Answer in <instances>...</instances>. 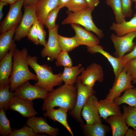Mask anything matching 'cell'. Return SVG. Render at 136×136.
<instances>
[{
	"instance_id": "cell-45",
	"label": "cell",
	"mask_w": 136,
	"mask_h": 136,
	"mask_svg": "<svg viewBox=\"0 0 136 136\" xmlns=\"http://www.w3.org/2000/svg\"><path fill=\"white\" fill-rule=\"evenodd\" d=\"M8 4L6 2L0 1V20L2 18L3 14V9L4 6Z\"/></svg>"
},
{
	"instance_id": "cell-10",
	"label": "cell",
	"mask_w": 136,
	"mask_h": 136,
	"mask_svg": "<svg viewBox=\"0 0 136 136\" xmlns=\"http://www.w3.org/2000/svg\"><path fill=\"white\" fill-rule=\"evenodd\" d=\"M14 92L15 96L30 101L37 99H44L48 92L37 86L31 85L29 81L21 84Z\"/></svg>"
},
{
	"instance_id": "cell-39",
	"label": "cell",
	"mask_w": 136,
	"mask_h": 136,
	"mask_svg": "<svg viewBox=\"0 0 136 136\" xmlns=\"http://www.w3.org/2000/svg\"><path fill=\"white\" fill-rule=\"evenodd\" d=\"M122 6V11L125 18L131 17L132 11V0H121Z\"/></svg>"
},
{
	"instance_id": "cell-1",
	"label": "cell",
	"mask_w": 136,
	"mask_h": 136,
	"mask_svg": "<svg viewBox=\"0 0 136 136\" xmlns=\"http://www.w3.org/2000/svg\"><path fill=\"white\" fill-rule=\"evenodd\" d=\"M77 92L75 86L64 84L48 92L44 99L42 107L43 111L55 107L69 111L72 110L76 104Z\"/></svg>"
},
{
	"instance_id": "cell-3",
	"label": "cell",
	"mask_w": 136,
	"mask_h": 136,
	"mask_svg": "<svg viewBox=\"0 0 136 136\" xmlns=\"http://www.w3.org/2000/svg\"><path fill=\"white\" fill-rule=\"evenodd\" d=\"M27 60L28 65L33 69L37 76V82L34 85L49 92L53 90L54 87L62 84V72L54 74L51 66L47 64H39L36 56L28 55Z\"/></svg>"
},
{
	"instance_id": "cell-40",
	"label": "cell",
	"mask_w": 136,
	"mask_h": 136,
	"mask_svg": "<svg viewBox=\"0 0 136 136\" xmlns=\"http://www.w3.org/2000/svg\"><path fill=\"white\" fill-rule=\"evenodd\" d=\"M36 22L30 29L27 36L28 39L37 45L40 44L39 40Z\"/></svg>"
},
{
	"instance_id": "cell-21",
	"label": "cell",
	"mask_w": 136,
	"mask_h": 136,
	"mask_svg": "<svg viewBox=\"0 0 136 136\" xmlns=\"http://www.w3.org/2000/svg\"><path fill=\"white\" fill-rule=\"evenodd\" d=\"M59 0H40L35 6L38 20L44 25L47 16L58 5Z\"/></svg>"
},
{
	"instance_id": "cell-51",
	"label": "cell",
	"mask_w": 136,
	"mask_h": 136,
	"mask_svg": "<svg viewBox=\"0 0 136 136\" xmlns=\"http://www.w3.org/2000/svg\"></svg>"
},
{
	"instance_id": "cell-34",
	"label": "cell",
	"mask_w": 136,
	"mask_h": 136,
	"mask_svg": "<svg viewBox=\"0 0 136 136\" xmlns=\"http://www.w3.org/2000/svg\"><path fill=\"white\" fill-rule=\"evenodd\" d=\"M68 53L65 51H61L55 62L57 66H63L64 67L73 66V61Z\"/></svg>"
},
{
	"instance_id": "cell-16",
	"label": "cell",
	"mask_w": 136,
	"mask_h": 136,
	"mask_svg": "<svg viewBox=\"0 0 136 136\" xmlns=\"http://www.w3.org/2000/svg\"><path fill=\"white\" fill-rule=\"evenodd\" d=\"M9 109L16 111L22 116L28 118L38 114L34 108L32 101L25 100L16 96L10 102Z\"/></svg>"
},
{
	"instance_id": "cell-43",
	"label": "cell",
	"mask_w": 136,
	"mask_h": 136,
	"mask_svg": "<svg viewBox=\"0 0 136 136\" xmlns=\"http://www.w3.org/2000/svg\"><path fill=\"white\" fill-rule=\"evenodd\" d=\"M40 0H24V6H35Z\"/></svg>"
},
{
	"instance_id": "cell-33",
	"label": "cell",
	"mask_w": 136,
	"mask_h": 136,
	"mask_svg": "<svg viewBox=\"0 0 136 136\" xmlns=\"http://www.w3.org/2000/svg\"><path fill=\"white\" fill-rule=\"evenodd\" d=\"M65 7L69 12L73 13L80 11L89 7L84 0H71Z\"/></svg>"
},
{
	"instance_id": "cell-28",
	"label": "cell",
	"mask_w": 136,
	"mask_h": 136,
	"mask_svg": "<svg viewBox=\"0 0 136 136\" xmlns=\"http://www.w3.org/2000/svg\"><path fill=\"white\" fill-rule=\"evenodd\" d=\"M15 96L14 92L10 90V84L0 86V108L6 111L9 109L10 102Z\"/></svg>"
},
{
	"instance_id": "cell-42",
	"label": "cell",
	"mask_w": 136,
	"mask_h": 136,
	"mask_svg": "<svg viewBox=\"0 0 136 136\" xmlns=\"http://www.w3.org/2000/svg\"><path fill=\"white\" fill-rule=\"evenodd\" d=\"M87 4L89 7L93 11L95 7L99 3V0H84Z\"/></svg>"
},
{
	"instance_id": "cell-24",
	"label": "cell",
	"mask_w": 136,
	"mask_h": 136,
	"mask_svg": "<svg viewBox=\"0 0 136 136\" xmlns=\"http://www.w3.org/2000/svg\"><path fill=\"white\" fill-rule=\"evenodd\" d=\"M116 35L122 36L129 33L136 31V17L134 16L130 20L125 21L120 23L114 22L110 27Z\"/></svg>"
},
{
	"instance_id": "cell-7",
	"label": "cell",
	"mask_w": 136,
	"mask_h": 136,
	"mask_svg": "<svg viewBox=\"0 0 136 136\" xmlns=\"http://www.w3.org/2000/svg\"><path fill=\"white\" fill-rule=\"evenodd\" d=\"M24 12L19 25L16 28L14 37L15 41H19L27 36L32 25L38 20L35 6H24Z\"/></svg>"
},
{
	"instance_id": "cell-19",
	"label": "cell",
	"mask_w": 136,
	"mask_h": 136,
	"mask_svg": "<svg viewBox=\"0 0 136 136\" xmlns=\"http://www.w3.org/2000/svg\"><path fill=\"white\" fill-rule=\"evenodd\" d=\"M98 109L101 118L105 120L111 116L122 115L119 105L114 100L106 98L98 101Z\"/></svg>"
},
{
	"instance_id": "cell-5",
	"label": "cell",
	"mask_w": 136,
	"mask_h": 136,
	"mask_svg": "<svg viewBox=\"0 0 136 136\" xmlns=\"http://www.w3.org/2000/svg\"><path fill=\"white\" fill-rule=\"evenodd\" d=\"M75 86L77 94L76 104L74 109L69 112L70 115L81 124H84L81 115L82 108L86 101L91 96L96 93L93 87L83 85L77 79Z\"/></svg>"
},
{
	"instance_id": "cell-31",
	"label": "cell",
	"mask_w": 136,
	"mask_h": 136,
	"mask_svg": "<svg viewBox=\"0 0 136 136\" xmlns=\"http://www.w3.org/2000/svg\"><path fill=\"white\" fill-rule=\"evenodd\" d=\"M106 2L113 11L116 23H120L126 21L122 12L121 0H106Z\"/></svg>"
},
{
	"instance_id": "cell-38",
	"label": "cell",
	"mask_w": 136,
	"mask_h": 136,
	"mask_svg": "<svg viewBox=\"0 0 136 136\" xmlns=\"http://www.w3.org/2000/svg\"><path fill=\"white\" fill-rule=\"evenodd\" d=\"M38 36L40 44L45 46L47 43L46 40V32L44 29V24L38 20L36 22Z\"/></svg>"
},
{
	"instance_id": "cell-22",
	"label": "cell",
	"mask_w": 136,
	"mask_h": 136,
	"mask_svg": "<svg viewBox=\"0 0 136 136\" xmlns=\"http://www.w3.org/2000/svg\"><path fill=\"white\" fill-rule=\"evenodd\" d=\"M68 111L63 108H59L49 109L44 113V116L48 117L54 121H57L62 125L72 136L74 135L67 120V113Z\"/></svg>"
},
{
	"instance_id": "cell-18",
	"label": "cell",
	"mask_w": 136,
	"mask_h": 136,
	"mask_svg": "<svg viewBox=\"0 0 136 136\" xmlns=\"http://www.w3.org/2000/svg\"><path fill=\"white\" fill-rule=\"evenodd\" d=\"M87 51L92 54L99 53L105 57L111 64L113 69L116 80L124 69V66L121 63L120 58L113 56L105 51L103 47L98 44L91 47H87Z\"/></svg>"
},
{
	"instance_id": "cell-48",
	"label": "cell",
	"mask_w": 136,
	"mask_h": 136,
	"mask_svg": "<svg viewBox=\"0 0 136 136\" xmlns=\"http://www.w3.org/2000/svg\"><path fill=\"white\" fill-rule=\"evenodd\" d=\"M132 81H133V83L136 84V78L133 79Z\"/></svg>"
},
{
	"instance_id": "cell-11",
	"label": "cell",
	"mask_w": 136,
	"mask_h": 136,
	"mask_svg": "<svg viewBox=\"0 0 136 136\" xmlns=\"http://www.w3.org/2000/svg\"><path fill=\"white\" fill-rule=\"evenodd\" d=\"M58 25L56 24L54 27L48 29V40L41 53L42 57H47L48 60L50 61L56 59L61 51L58 40Z\"/></svg>"
},
{
	"instance_id": "cell-50",
	"label": "cell",
	"mask_w": 136,
	"mask_h": 136,
	"mask_svg": "<svg viewBox=\"0 0 136 136\" xmlns=\"http://www.w3.org/2000/svg\"><path fill=\"white\" fill-rule=\"evenodd\" d=\"M134 16H136V12L134 14V15H133Z\"/></svg>"
},
{
	"instance_id": "cell-46",
	"label": "cell",
	"mask_w": 136,
	"mask_h": 136,
	"mask_svg": "<svg viewBox=\"0 0 136 136\" xmlns=\"http://www.w3.org/2000/svg\"><path fill=\"white\" fill-rule=\"evenodd\" d=\"M125 136H136V130L128 128Z\"/></svg>"
},
{
	"instance_id": "cell-12",
	"label": "cell",
	"mask_w": 136,
	"mask_h": 136,
	"mask_svg": "<svg viewBox=\"0 0 136 136\" xmlns=\"http://www.w3.org/2000/svg\"><path fill=\"white\" fill-rule=\"evenodd\" d=\"M132 78L123 69L114 80L112 88L110 89L106 98L114 100L120 96L121 93L126 90L134 87L132 84Z\"/></svg>"
},
{
	"instance_id": "cell-30",
	"label": "cell",
	"mask_w": 136,
	"mask_h": 136,
	"mask_svg": "<svg viewBox=\"0 0 136 136\" xmlns=\"http://www.w3.org/2000/svg\"><path fill=\"white\" fill-rule=\"evenodd\" d=\"M123 109L122 115L127 126L136 130V107L124 106Z\"/></svg>"
},
{
	"instance_id": "cell-8",
	"label": "cell",
	"mask_w": 136,
	"mask_h": 136,
	"mask_svg": "<svg viewBox=\"0 0 136 136\" xmlns=\"http://www.w3.org/2000/svg\"><path fill=\"white\" fill-rule=\"evenodd\" d=\"M24 2V0H17L10 5L7 14L1 22V33L5 32L20 23L23 15L21 10Z\"/></svg>"
},
{
	"instance_id": "cell-6",
	"label": "cell",
	"mask_w": 136,
	"mask_h": 136,
	"mask_svg": "<svg viewBox=\"0 0 136 136\" xmlns=\"http://www.w3.org/2000/svg\"><path fill=\"white\" fill-rule=\"evenodd\" d=\"M136 37V31L131 32L124 35L119 36L112 33L111 39L115 49L114 53L115 57H121L127 53L131 51L136 45L133 42Z\"/></svg>"
},
{
	"instance_id": "cell-41",
	"label": "cell",
	"mask_w": 136,
	"mask_h": 136,
	"mask_svg": "<svg viewBox=\"0 0 136 136\" xmlns=\"http://www.w3.org/2000/svg\"><path fill=\"white\" fill-rule=\"evenodd\" d=\"M136 58V46H135L131 51L120 58L121 63L124 66V65L128 61Z\"/></svg>"
},
{
	"instance_id": "cell-23",
	"label": "cell",
	"mask_w": 136,
	"mask_h": 136,
	"mask_svg": "<svg viewBox=\"0 0 136 136\" xmlns=\"http://www.w3.org/2000/svg\"><path fill=\"white\" fill-rule=\"evenodd\" d=\"M16 25L8 31L2 33L0 36V60L12 47L15 41L14 39Z\"/></svg>"
},
{
	"instance_id": "cell-9",
	"label": "cell",
	"mask_w": 136,
	"mask_h": 136,
	"mask_svg": "<svg viewBox=\"0 0 136 136\" xmlns=\"http://www.w3.org/2000/svg\"><path fill=\"white\" fill-rule=\"evenodd\" d=\"M103 68L99 64L93 63L90 64L77 77L83 85L93 87L96 82H102L104 80Z\"/></svg>"
},
{
	"instance_id": "cell-29",
	"label": "cell",
	"mask_w": 136,
	"mask_h": 136,
	"mask_svg": "<svg viewBox=\"0 0 136 136\" xmlns=\"http://www.w3.org/2000/svg\"><path fill=\"white\" fill-rule=\"evenodd\" d=\"M57 38L59 45L61 51H65L69 52L80 46L75 36L68 38L58 34Z\"/></svg>"
},
{
	"instance_id": "cell-35",
	"label": "cell",
	"mask_w": 136,
	"mask_h": 136,
	"mask_svg": "<svg viewBox=\"0 0 136 136\" xmlns=\"http://www.w3.org/2000/svg\"><path fill=\"white\" fill-rule=\"evenodd\" d=\"M61 8L57 6L48 13L45 20L44 25L48 29L54 27L56 25V20L59 11Z\"/></svg>"
},
{
	"instance_id": "cell-17",
	"label": "cell",
	"mask_w": 136,
	"mask_h": 136,
	"mask_svg": "<svg viewBox=\"0 0 136 136\" xmlns=\"http://www.w3.org/2000/svg\"><path fill=\"white\" fill-rule=\"evenodd\" d=\"M71 25L75 32V36L80 45L91 47L99 43L98 38L90 31L83 28L78 24H71Z\"/></svg>"
},
{
	"instance_id": "cell-49",
	"label": "cell",
	"mask_w": 136,
	"mask_h": 136,
	"mask_svg": "<svg viewBox=\"0 0 136 136\" xmlns=\"http://www.w3.org/2000/svg\"><path fill=\"white\" fill-rule=\"evenodd\" d=\"M133 2H135L136 3V0H132Z\"/></svg>"
},
{
	"instance_id": "cell-14",
	"label": "cell",
	"mask_w": 136,
	"mask_h": 136,
	"mask_svg": "<svg viewBox=\"0 0 136 136\" xmlns=\"http://www.w3.org/2000/svg\"><path fill=\"white\" fill-rule=\"evenodd\" d=\"M16 46L14 41L11 49L0 60V86L10 84L9 77L12 72L13 56Z\"/></svg>"
},
{
	"instance_id": "cell-36",
	"label": "cell",
	"mask_w": 136,
	"mask_h": 136,
	"mask_svg": "<svg viewBox=\"0 0 136 136\" xmlns=\"http://www.w3.org/2000/svg\"><path fill=\"white\" fill-rule=\"evenodd\" d=\"M35 133L32 129L26 125L20 129L12 130L9 136H44Z\"/></svg>"
},
{
	"instance_id": "cell-15",
	"label": "cell",
	"mask_w": 136,
	"mask_h": 136,
	"mask_svg": "<svg viewBox=\"0 0 136 136\" xmlns=\"http://www.w3.org/2000/svg\"><path fill=\"white\" fill-rule=\"evenodd\" d=\"M28 119L26 125L31 128L36 133H46L51 136H56L59 133V129L50 125L46 119L42 117L34 116Z\"/></svg>"
},
{
	"instance_id": "cell-26",
	"label": "cell",
	"mask_w": 136,
	"mask_h": 136,
	"mask_svg": "<svg viewBox=\"0 0 136 136\" xmlns=\"http://www.w3.org/2000/svg\"><path fill=\"white\" fill-rule=\"evenodd\" d=\"M84 134L87 136H105L109 131V128L102 123L92 124H81Z\"/></svg>"
},
{
	"instance_id": "cell-32",
	"label": "cell",
	"mask_w": 136,
	"mask_h": 136,
	"mask_svg": "<svg viewBox=\"0 0 136 136\" xmlns=\"http://www.w3.org/2000/svg\"><path fill=\"white\" fill-rule=\"evenodd\" d=\"M10 121L7 118L5 111L0 108V134L2 136H9L12 132Z\"/></svg>"
},
{
	"instance_id": "cell-44",
	"label": "cell",
	"mask_w": 136,
	"mask_h": 136,
	"mask_svg": "<svg viewBox=\"0 0 136 136\" xmlns=\"http://www.w3.org/2000/svg\"><path fill=\"white\" fill-rule=\"evenodd\" d=\"M71 0H59L57 6L61 8L66 7L69 3Z\"/></svg>"
},
{
	"instance_id": "cell-37",
	"label": "cell",
	"mask_w": 136,
	"mask_h": 136,
	"mask_svg": "<svg viewBox=\"0 0 136 136\" xmlns=\"http://www.w3.org/2000/svg\"><path fill=\"white\" fill-rule=\"evenodd\" d=\"M124 69L133 80L136 78V58L127 62L124 65Z\"/></svg>"
},
{
	"instance_id": "cell-13",
	"label": "cell",
	"mask_w": 136,
	"mask_h": 136,
	"mask_svg": "<svg viewBox=\"0 0 136 136\" xmlns=\"http://www.w3.org/2000/svg\"><path fill=\"white\" fill-rule=\"evenodd\" d=\"M98 101L97 97L94 95L88 98L84 106L81 115L85 120L86 124L102 123L99 112Z\"/></svg>"
},
{
	"instance_id": "cell-20",
	"label": "cell",
	"mask_w": 136,
	"mask_h": 136,
	"mask_svg": "<svg viewBox=\"0 0 136 136\" xmlns=\"http://www.w3.org/2000/svg\"><path fill=\"white\" fill-rule=\"evenodd\" d=\"M105 121L110 125L112 136H125L129 128L122 114L110 116Z\"/></svg>"
},
{
	"instance_id": "cell-4",
	"label": "cell",
	"mask_w": 136,
	"mask_h": 136,
	"mask_svg": "<svg viewBox=\"0 0 136 136\" xmlns=\"http://www.w3.org/2000/svg\"><path fill=\"white\" fill-rule=\"evenodd\" d=\"M93 11L89 7L79 12H70L61 23L63 25L76 24L81 25L87 30L95 33L98 38H102L104 36L103 31L97 28L93 21L91 15Z\"/></svg>"
},
{
	"instance_id": "cell-2",
	"label": "cell",
	"mask_w": 136,
	"mask_h": 136,
	"mask_svg": "<svg viewBox=\"0 0 136 136\" xmlns=\"http://www.w3.org/2000/svg\"><path fill=\"white\" fill-rule=\"evenodd\" d=\"M27 49L16 48L13 56V71L10 78V90L14 91L21 84L30 80L37 81V76L31 73L28 68L27 60Z\"/></svg>"
},
{
	"instance_id": "cell-47",
	"label": "cell",
	"mask_w": 136,
	"mask_h": 136,
	"mask_svg": "<svg viewBox=\"0 0 136 136\" xmlns=\"http://www.w3.org/2000/svg\"><path fill=\"white\" fill-rule=\"evenodd\" d=\"M18 0H0V1H2L6 2L10 5H11L15 3Z\"/></svg>"
},
{
	"instance_id": "cell-25",
	"label": "cell",
	"mask_w": 136,
	"mask_h": 136,
	"mask_svg": "<svg viewBox=\"0 0 136 136\" xmlns=\"http://www.w3.org/2000/svg\"><path fill=\"white\" fill-rule=\"evenodd\" d=\"M85 69L81 64L75 66L64 67L61 74L62 79L65 84L74 85L78 75Z\"/></svg>"
},
{
	"instance_id": "cell-27",
	"label": "cell",
	"mask_w": 136,
	"mask_h": 136,
	"mask_svg": "<svg viewBox=\"0 0 136 136\" xmlns=\"http://www.w3.org/2000/svg\"><path fill=\"white\" fill-rule=\"evenodd\" d=\"M124 92L122 96L114 100L115 102L119 106L126 104L129 106L136 107V87L128 89Z\"/></svg>"
}]
</instances>
